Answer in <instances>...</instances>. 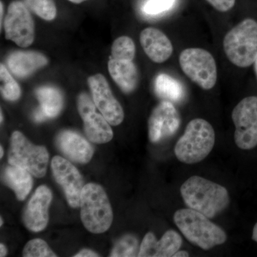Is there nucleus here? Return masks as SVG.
I'll return each instance as SVG.
<instances>
[{
	"label": "nucleus",
	"instance_id": "33",
	"mask_svg": "<svg viewBox=\"0 0 257 257\" xmlns=\"http://www.w3.org/2000/svg\"><path fill=\"white\" fill-rule=\"evenodd\" d=\"M174 257H188L189 256V253L187 252V251H182V250H178V251H177L174 254Z\"/></svg>",
	"mask_w": 257,
	"mask_h": 257
},
{
	"label": "nucleus",
	"instance_id": "4",
	"mask_svg": "<svg viewBox=\"0 0 257 257\" xmlns=\"http://www.w3.org/2000/svg\"><path fill=\"white\" fill-rule=\"evenodd\" d=\"M223 47L228 60L236 67L252 65L257 58V22L242 20L225 35Z\"/></svg>",
	"mask_w": 257,
	"mask_h": 257
},
{
	"label": "nucleus",
	"instance_id": "37",
	"mask_svg": "<svg viewBox=\"0 0 257 257\" xmlns=\"http://www.w3.org/2000/svg\"><path fill=\"white\" fill-rule=\"evenodd\" d=\"M0 9H1V18H0V20H1L2 25V24H3V14H4V8H3V3H1V8H0Z\"/></svg>",
	"mask_w": 257,
	"mask_h": 257
},
{
	"label": "nucleus",
	"instance_id": "25",
	"mask_svg": "<svg viewBox=\"0 0 257 257\" xmlns=\"http://www.w3.org/2000/svg\"><path fill=\"white\" fill-rule=\"evenodd\" d=\"M139 251L138 238L133 234H126L114 245L110 256H138Z\"/></svg>",
	"mask_w": 257,
	"mask_h": 257
},
{
	"label": "nucleus",
	"instance_id": "36",
	"mask_svg": "<svg viewBox=\"0 0 257 257\" xmlns=\"http://www.w3.org/2000/svg\"><path fill=\"white\" fill-rule=\"evenodd\" d=\"M72 3H75V4H80V3H84V2L88 1V0H69Z\"/></svg>",
	"mask_w": 257,
	"mask_h": 257
},
{
	"label": "nucleus",
	"instance_id": "2",
	"mask_svg": "<svg viewBox=\"0 0 257 257\" xmlns=\"http://www.w3.org/2000/svg\"><path fill=\"white\" fill-rule=\"evenodd\" d=\"M174 221L189 242L202 249H211L227 240V235L220 226L194 209H179L174 214Z\"/></svg>",
	"mask_w": 257,
	"mask_h": 257
},
{
	"label": "nucleus",
	"instance_id": "14",
	"mask_svg": "<svg viewBox=\"0 0 257 257\" xmlns=\"http://www.w3.org/2000/svg\"><path fill=\"white\" fill-rule=\"evenodd\" d=\"M182 245V238L175 230H168L157 241L152 232L145 235L140 246L138 256L171 257L177 252Z\"/></svg>",
	"mask_w": 257,
	"mask_h": 257
},
{
	"label": "nucleus",
	"instance_id": "28",
	"mask_svg": "<svg viewBox=\"0 0 257 257\" xmlns=\"http://www.w3.org/2000/svg\"><path fill=\"white\" fill-rule=\"evenodd\" d=\"M177 0H147L143 11L148 15H158L169 11L175 6Z\"/></svg>",
	"mask_w": 257,
	"mask_h": 257
},
{
	"label": "nucleus",
	"instance_id": "16",
	"mask_svg": "<svg viewBox=\"0 0 257 257\" xmlns=\"http://www.w3.org/2000/svg\"><path fill=\"white\" fill-rule=\"evenodd\" d=\"M140 43L149 58L156 63H163L173 53L170 39L158 29H145L140 34Z\"/></svg>",
	"mask_w": 257,
	"mask_h": 257
},
{
	"label": "nucleus",
	"instance_id": "22",
	"mask_svg": "<svg viewBox=\"0 0 257 257\" xmlns=\"http://www.w3.org/2000/svg\"><path fill=\"white\" fill-rule=\"evenodd\" d=\"M40 101V109L47 118H55L63 107V96L58 89L52 87H42L36 91Z\"/></svg>",
	"mask_w": 257,
	"mask_h": 257
},
{
	"label": "nucleus",
	"instance_id": "20",
	"mask_svg": "<svg viewBox=\"0 0 257 257\" xmlns=\"http://www.w3.org/2000/svg\"><path fill=\"white\" fill-rule=\"evenodd\" d=\"M5 183L14 191L18 200L26 199L32 188L33 179L28 170L10 165L5 169L3 174Z\"/></svg>",
	"mask_w": 257,
	"mask_h": 257
},
{
	"label": "nucleus",
	"instance_id": "7",
	"mask_svg": "<svg viewBox=\"0 0 257 257\" xmlns=\"http://www.w3.org/2000/svg\"><path fill=\"white\" fill-rule=\"evenodd\" d=\"M179 64L187 77L199 87L209 90L217 80V68L214 57L202 48H188L179 55Z\"/></svg>",
	"mask_w": 257,
	"mask_h": 257
},
{
	"label": "nucleus",
	"instance_id": "38",
	"mask_svg": "<svg viewBox=\"0 0 257 257\" xmlns=\"http://www.w3.org/2000/svg\"><path fill=\"white\" fill-rule=\"evenodd\" d=\"M253 67H254V72L255 74H256V78H257V58L256 61H255L254 63H253Z\"/></svg>",
	"mask_w": 257,
	"mask_h": 257
},
{
	"label": "nucleus",
	"instance_id": "9",
	"mask_svg": "<svg viewBox=\"0 0 257 257\" xmlns=\"http://www.w3.org/2000/svg\"><path fill=\"white\" fill-rule=\"evenodd\" d=\"M5 37L18 46L28 47L35 40V23L27 5L20 1L13 2L8 8L5 20Z\"/></svg>",
	"mask_w": 257,
	"mask_h": 257
},
{
	"label": "nucleus",
	"instance_id": "29",
	"mask_svg": "<svg viewBox=\"0 0 257 257\" xmlns=\"http://www.w3.org/2000/svg\"><path fill=\"white\" fill-rule=\"evenodd\" d=\"M96 106L94 100L87 94L82 93L79 94L77 99V109L81 117L83 118L89 113L96 111Z\"/></svg>",
	"mask_w": 257,
	"mask_h": 257
},
{
	"label": "nucleus",
	"instance_id": "18",
	"mask_svg": "<svg viewBox=\"0 0 257 257\" xmlns=\"http://www.w3.org/2000/svg\"><path fill=\"white\" fill-rule=\"evenodd\" d=\"M111 78L124 93L133 92L139 82V74L133 61L115 60L111 58L108 63Z\"/></svg>",
	"mask_w": 257,
	"mask_h": 257
},
{
	"label": "nucleus",
	"instance_id": "26",
	"mask_svg": "<svg viewBox=\"0 0 257 257\" xmlns=\"http://www.w3.org/2000/svg\"><path fill=\"white\" fill-rule=\"evenodd\" d=\"M27 6L44 20L50 21L57 15L53 0H25Z\"/></svg>",
	"mask_w": 257,
	"mask_h": 257
},
{
	"label": "nucleus",
	"instance_id": "11",
	"mask_svg": "<svg viewBox=\"0 0 257 257\" xmlns=\"http://www.w3.org/2000/svg\"><path fill=\"white\" fill-rule=\"evenodd\" d=\"M180 115L169 101H162L152 110L148 121L149 138L152 143L170 138L178 131Z\"/></svg>",
	"mask_w": 257,
	"mask_h": 257
},
{
	"label": "nucleus",
	"instance_id": "10",
	"mask_svg": "<svg viewBox=\"0 0 257 257\" xmlns=\"http://www.w3.org/2000/svg\"><path fill=\"white\" fill-rule=\"evenodd\" d=\"M54 178L62 189L71 207H80V198L84 188V180L78 170L69 160L56 156L51 163Z\"/></svg>",
	"mask_w": 257,
	"mask_h": 257
},
{
	"label": "nucleus",
	"instance_id": "5",
	"mask_svg": "<svg viewBox=\"0 0 257 257\" xmlns=\"http://www.w3.org/2000/svg\"><path fill=\"white\" fill-rule=\"evenodd\" d=\"M81 219L93 234H101L110 227L113 212L109 198L99 184L84 185L80 198Z\"/></svg>",
	"mask_w": 257,
	"mask_h": 257
},
{
	"label": "nucleus",
	"instance_id": "34",
	"mask_svg": "<svg viewBox=\"0 0 257 257\" xmlns=\"http://www.w3.org/2000/svg\"><path fill=\"white\" fill-rule=\"evenodd\" d=\"M8 253V249L3 243L0 244V256H5Z\"/></svg>",
	"mask_w": 257,
	"mask_h": 257
},
{
	"label": "nucleus",
	"instance_id": "31",
	"mask_svg": "<svg viewBox=\"0 0 257 257\" xmlns=\"http://www.w3.org/2000/svg\"><path fill=\"white\" fill-rule=\"evenodd\" d=\"M99 256L97 253L94 252L90 249H87V248H84V249L81 250L79 252L77 253V254L74 255V257H94Z\"/></svg>",
	"mask_w": 257,
	"mask_h": 257
},
{
	"label": "nucleus",
	"instance_id": "1",
	"mask_svg": "<svg viewBox=\"0 0 257 257\" xmlns=\"http://www.w3.org/2000/svg\"><path fill=\"white\" fill-rule=\"evenodd\" d=\"M180 192L187 207L209 219L223 212L230 204L227 189L199 176H192L187 179L181 186Z\"/></svg>",
	"mask_w": 257,
	"mask_h": 257
},
{
	"label": "nucleus",
	"instance_id": "19",
	"mask_svg": "<svg viewBox=\"0 0 257 257\" xmlns=\"http://www.w3.org/2000/svg\"><path fill=\"white\" fill-rule=\"evenodd\" d=\"M84 121V131L87 138L92 143L105 144L113 138L110 124L102 114L96 111L82 118Z\"/></svg>",
	"mask_w": 257,
	"mask_h": 257
},
{
	"label": "nucleus",
	"instance_id": "23",
	"mask_svg": "<svg viewBox=\"0 0 257 257\" xmlns=\"http://www.w3.org/2000/svg\"><path fill=\"white\" fill-rule=\"evenodd\" d=\"M136 54L135 42L130 37H120L111 47V58L115 60L133 61Z\"/></svg>",
	"mask_w": 257,
	"mask_h": 257
},
{
	"label": "nucleus",
	"instance_id": "30",
	"mask_svg": "<svg viewBox=\"0 0 257 257\" xmlns=\"http://www.w3.org/2000/svg\"><path fill=\"white\" fill-rule=\"evenodd\" d=\"M216 10L221 13H226L234 8L236 0H207Z\"/></svg>",
	"mask_w": 257,
	"mask_h": 257
},
{
	"label": "nucleus",
	"instance_id": "40",
	"mask_svg": "<svg viewBox=\"0 0 257 257\" xmlns=\"http://www.w3.org/2000/svg\"><path fill=\"white\" fill-rule=\"evenodd\" d=\"M0 223H1V224H0V226H3V218H1V219H0Z\"/></svg>",
	"mask_w": 257,
	"mask_h": 257
},
{
	"label": "nucleus",
	"instance_id": "35",
	"mask_svg": "<svg viewBox=\"0 0 257 257\" xmlns=\"http://www.w3.org/2000/svg\"><path fill=\"white\" fill-rule=\"evenodd\" d=\"M253 241H256L257 243V222L253 226L252 236H251Z\"/></svg>",
	"mask_w": 257,
	"mask_h": 257
},
{
	"label": "nucleus",
	"instance_id": "8",
	"mask_svg": "<svg viewBox=\"0 0 257 257\" xmlns=\"http://www.w3.org/2000/svg\"><path fill=\"white\" fill-rule=\"evenodd\" d=\"M235 126L234 141L242 150L257 146V96L244 98L231 113Z\"/></svg>",
	"mask_w": 257,
	"mask_h": 257
},
{
	"label": "nucleus",
	"instance_id": "24",
	"mask_svg": "<svg viewBox=\"0 0 257 257\" xmlns=\"http://www.w3.org/2000/svg\"><path fill=\"white\" fill-rule=\"evenodd\" d=\"M0 80L1 92L5 99L9 101L18 100L21 96V89L3 64L0 67Z\"/></svg>",
	"mask_w": 257,
	"mask_h": 257
},
{
	"label": "nucleus",
	"instance_id": "6",
	"mask_svg": "<svg viewBox=\"0 0 257 257\" xmlns=\"http://www.w3.org/2000/svg\"><path fill=\"white\" fill-rule=\"evenodd\" d=\"M8 162L42 178L46 175L49 153L45 147L33 145L23 133L15 131L10 139Z\"/></svg>",
	"mask_w": 257,
	"mask_h": 257
},
{
	"label": "nucleus",
	"instance_id": "15",
	"mask_svg": "<svg viewBox=\"0 0 257 257\" xmlns=\"http://www.w3.org/2000/svg\"><path fill=\"white\" fill-rule=\"evenodd\" d=\"M56 143L64 156L77 163H88L94 155L90 144L80 135L70 130L62 132L57 136Z\"/></svg>",
	"mask_w": 257,
	"mask_h": 257
},
{
	"label": "nucleus",
	"instance_id": "21",
	"mask_svg": "<svg viewBox=\"0 0 257 257\" xmlns=\"http://www.w3.org/2000/svg\"><path fill=\"white\" fill-rule=\"evenodd\" d=\"M155 90L159 97L172 103L180 102L185 94L182 83L165 73L157 75L155 82Z\"/></svg>",
	"mask_w": 257,
	"mask_h": 257
},
{
	"label": "nucleus",
	"instance_id": "39",
	"mask_svg": "<svg viewBox=\"0 0 257 257\" xmlns=\"http://www.w3.org/2000/svg\"><path fill=\"white\" fill-rule=\"evenodd\" d=\"M0 158H3V155H4V150H3V147H0Z\"/></svg>",
	"mask_w": 257,
	"mask_h": 257
},
{
	"label": "nucleus",
	"instance_id": "13",
	"mask_svg": "<svg viewBox=\"0 0 257 257\" xmlns=\"http://www.w3.org/2000/svg\"><path fill=\"white\" fill-rule=\"evenodd\" d=\"M52 193L45 185H41L34 193L23 214L25 226L33 232H40L46 228L49 221V208Z\"/></svg>",
	"mask_w": 257,
	"mask_h": 257
},
{
	"label": "nucleus",
	"instance_id": "3",
	"mask_svg": "<svg viewBox=\"0 0 257 257\" xmlns=\"http://www.w3.org/2000/svg\"><path fill=\"white\" fill-rule=\"evenodd\" d=\"M215 132L210 123L197 118L189 121L175 147L177 160L187 165L199 163L212 151Z\"/></svg>",
	"mask_w": 257,
	"mask_h": 257
},
{
	"label": "nucleus",
	"instance_id": "12",
	"mask_svg": "<svg viewBox=\"0 0 257 257\" xmlns=\"http://www.w3.org/2000/svg\"><path fill=\"white\" fill-rule=\"evenodd\" d=\"M88 84L94 104L108 122L112 126L121 124L124 118V110L113 95L105 77L101 74L91 76Z\"/></svg>",
	"mask_w": 257,
	"mask_h": 257
},
{
	"label": "nucleus",
	"instance_id": "27",
	"mask_svg": "<svg viewBox=\"0 0 257 257\" xmlns=\"http://www.w3.org/2000/svg\"><path fill=\"white\" fill-rule=\"evenodd\" d=\"M23 256L25 257H56L49 247L46 241L41 239H32L28 241L24 248Z\"/></svg>",
	"mask_w": 257,
	"mask_h": 257
},
{
	"label": "nucleus",
	"instance_id": "41",
	"mask_svg": "<svg viewBox=\"0 0 257 257\" xmlns=\"http://www.w3.org/2000/svg\"><path fill=\"white\" fill-rule=\"evenodd\" d=\"M3 113H2V111H1V122H3Z\"/></svg>",
	"mask_w": 257,
	"mask_h": 257
},
{
	"label": "nucleus",
	"instance_id": "32",
	"mask_svg": "<svg viewBox=\"0 0 257 257\" xmlns=\"http://www.w3.org/2000/svg\"><path fill=\"white\" fill-rule=\"evenodd\" d=\"M34 119L37 122H42V121H45V119H47V117L42 109L39 108L37 110L35 111V114H34Z\"/></svg>",
	"mask_w": 257,
	"mask_h": 257
},
{
	"label": "nucleus",
	"instance_id": "17",
	"mask_svg": "<svg viewBox=\"0 0 257 257\" xmlns=\"http://www.w3.org/2000/svg\"><path fill=\"white\" fill-rule=\"evenodd\" d=\"M47 63L45 55L33 51H17L10 54L8 59L10 70L20 78L29 77Z\"/></svg>",
	"mask_w": 257,
	"mask_h": 257
}]
</instances>
